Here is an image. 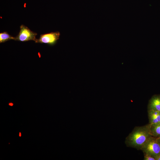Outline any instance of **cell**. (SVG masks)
I'll use <instances>...</instances> for the list:
<instances>
[{
  "mask_svg": "<svg viewBox=\"0 0 160 160\" xmlns=\"http://www.w3.org/2000/svg\"><path fill=\"white\" fill-rule=\"evenodd\" d=\"M149 124L136 127L126 137L125 143L127 146L141 150V148L152 136L150 133Z\"/></svg>",
  "mask_w": 160,
  "mask_h": 160,
  "instance_id": "6da1fadb",
  "label": "cell"
},
{
  "mask_svg": "<svg viewBox=\"0 0 160 160\" xmlns=\"http://www.w3.org/2000/svg\"><path fill=\"white\" fill-rule=\"evenodd\" d=\"M140 150L144 153L150 155L155 158L156 156L160 154V145L156 138L151 136Z\"/></svg>",
  "mask_w": 160,
  "mask_h": 160,
  "instance_id": "7a4b0ae2",
  "label": "cell"
},
{
  "mask_svg": "<svg viewBox=\"0 0 160 160\" xmlns=\"http://www.w3.org/2000/svg\"><path fill=\"white\" fill-rule=\"evenodd\" d=\"M20 31L18 35L15 37V40L25 42L33 40L35 42L37 39V33L31 31L28 27L22 25L20 27Z\"/></svg>",
  "mask_w": 160,
  "mask_h": 160,
  "instance_id": "3957f363",
  "label": "cell"
},
{
  "mask_svg": "<svg viewBox=\"0 0 160 160\" xmlns=\"http://www.w3.org/2000/svg\"><path fill=\"white\" fill-rule=\"evenodd\" d=\"M60 33L58 31L52 32L41 34L36 43L46 44L51 45L55 44L60 38Z\"/></svg>",
  "mask_w": 160,
  "mask_h": 160,
  "instance_id": "277c9868",
  "label": "cell"
},
{
  "mask_svg": "<svg viewBox=\"0 0 160 160\" xmlns=\"http://www.w3.org/2000/svg\"><path fill=\"white\" fill-rule=\"evenodd\" d=\"M148 110H152L160 112V95L153 96L149 101Z\"/></svg>",
  "mask_w": 160,
  "mask_h": 160,
  "instance_id": "5b68a950",
  "label": "cell"
},
{
  "mask_svg": "<svg viewBox=\"0 0 160 160\" xmlns=\"http://www.w3.org/2000/svg\"><path fill=\"white\" fill-rule=\"evenodd\" d=\"M149 124H151L160 123V112L148 110Z\"/></svg>",
  "mask_w": 160,
  "mask_h": 160,
  "instance_id": "8992f818",
  "label": "cell"
},
{
  "mask_svg": "<svg viewBox=\"0 0 160 160\" xmlns=\"http://www.w3.org/2000/svg\"><path fill=\"white\" fill-rule=\"evenodd\" d=\"M150 130L152 136L156 138L160 137V123L151 124Z\"/></svg>",
  "mask_w": 160,
  "mask_h": 160,
  "instance_id": "52a82bcc",
  "label": "cell"
},
{
  "mask_svg": "<svg viewBox=\"0 0 160 160\" xmlns=\"http://www.w3.org/2000/svg\"><path fill=\"white\" fill-rule=\"evenodd\" d=\"M15 37L10 35L7 32L0 33V43L4 42L10 40H15Z\"/></svg>",
  "mask_w": 160,
  "mask_h": 160,
  "instance_id": "ba28073f",
  "label": "cell"
},
{
  "mask_svg": "<svg viewBox=\"0 0 160 160\" xmlns=\"http://www.w3.org/2000/svg\"><path fill=\"white\" fill-rule=\"evenodd\" d=\"M144 160H156L154 157L153 156L146 153H144Z\"/></svg>",
  "mask_w": 160,
  "mask_h": 160,
  "instance_id": "9c48e42d",
  "label": "cell"
},
{
  "mask_svg": "<svg viewBox=\"0 0 160 160\" xmlns=\"http://www.w3.org/2000/svg\"><path fill=\"white\" fill-rule=\"evenodd\" d=\"M155 159L156 160H160V154L156 156Z\"/></svg>",
  "mask_w": 160,
  "mask_h": 160,
  "instance_id": "30bf717a",
  "label": "cell"
},
{
  "mask_svg": "<svg viewBox=\"0 0 160 160\" xmlns=\"http://www.w3.org/2000/svg\"><path fill=\"white\" fill-rule=\"evenodd\" d=\"M157 140L160 145V137L156 138Z\"/></svg>",
  "mask_w": 160,
  "mask_h": 160,
  "instance_id": "8fae6325",
  "label": "cell"
},
{
  "mask_svg": "<svg viewBox=\"0 0 160 160\" xmlns=\"http://www.w3.org/2000/svg\"><path fill=\"white\" fill-rule=\"evenodd\" d=\"M19 136L20 137L21 136V133L20 132V133H19Z\"/></svg>",
  "mask_w": 160,
  "mask_h": 160,
  "instance_id": "7c38bea8",
  "label": "cell"
},
{
  "mask_svg": "<svg viewBox=\"0 0 160 160\" xmlns=\"http://www.w3.org/2000/svg\"><path fill=\"white\" fill-rule=\"evenodd\" d=\"M9 105L12 106V105L13 104H12V103H10Z\"/></svg>",
  "mask_w": 160,
  "mask_h": 160,
  "instance_id": "4fadbf2b",
  "label": "cell"
}]
</instances>
